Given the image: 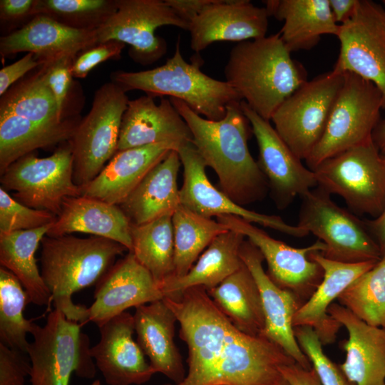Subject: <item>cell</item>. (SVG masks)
<instances>
[{"label": "cell", "mask_w": 385, "mask_h": 385, "mask_svg": "<svg viewBox=\"0 0 385 385\" xmlns=\"http://www.w3.org/2000/svg\"><path fill=\"white\" fill-rule=\"evenodd\" d=\"M372 138L379 152L385 155V120L379 122L374 130Z\"/></svg>", "instance_id": "obj_52"}, {"label": "cell", "mask_w": 385, "mask_h": 385, "mask_svg": "<svg viewBox=\"0 0 385 385\" xmlns=\"http://www.w3.org/2000/svg\"><path fill=\"white\" fill-rule=\"evenodd\" d=\"M91 354L108 385H140L155 374L135 341L133 314L124 312L98 327Z\"/></svg>", "instance_id": "obj_20"}, {"label": "cell", "mask_w": 385, "mask_h": 385, "mask_svg": "<svg viewBox=\"0 0 385 385\" xmlns=\"http://www.w3.org/2000/svg\"><path fill=\"white\" fill-rule=\"evenodd\" d=\"M282 376L290 385H322L316 371L294 363L280 368Z\"/></svg>", "instance_id": "obj_47"}, {"label": "cell", "mask_w": 385, "mask_h": 385, "mask_svg": "<svg viewBox=\"0 0 385 385\" xmlns=\"http://www.w3.org/2000/svg\"><path fill=\"white\" fill-rule=\"evenodd\" d=\"M1 188L14 190L13 197L34 209L56 216L68 197L81 195L73 180V155L69 140L51 155L38 158L29 153L9 165L1 175Z\"/></svg>", "instance_id": "obj_12"}, {"label": "cell", "mask_w": 385, "mask_h": 385, "mask_svg": "<svg viewBox=\"0 0 385 385\" xmlns=\"http://www.w3.org/2000/svg\"><path fill=\"white\" fill-rule=\"evenodd\" d=\"M27 354L31 361V385H68L75 372L92 379L96 374L89 337L81 332L80 323L54 309L43 327L31 334Z\"/></svg>", "instance_id": "obj_7"}, {"label": "cell", "mask_w": 385, "mask_h": 385, "mask_svg": "<svg viewBox=\"0 0 385 385\" xmlns=\"http://www.w3.org/2000/svg\"><path fill=\"white\" fill-rule=\"evenodd\" d=\"M73 61V58L65 57L50 65L42 66L41 68L61 116L73 77L72 74Z\"/></svg>", "instance_id": "obj_43"}, {"label": "cell", "mask_w": 385, "mask_h": 385, "mask_svg": "<svg viewBox=\"0 0 385 385\" xmlns=\"http://www.w3.org/2000/svg\"><path fill=\"white\" fill-rule=\"evenodd\" d=\"M337 37L340 51L333 69L372 82L381 93L385 109V9L371 0H356Z\"/></svg>", "instance_id": "obj_13"}, {"label": "cell", "mask_w": 385, "mask_h": 385, "mask_svg": "<svg viewBox=\"0 0 385 385\" xmlns=\"http://www.w3.org/2000/svg\"><path fill=\"white\" fill-rule=\"evenodd\" d=\"M34 4L33 0H1V19L16 20L32 14Z\"/></svg>", "instance_id": "obj_49"}, {"label": "cell", "mask_w": 385, "mask_h": 385, "mask_svg": "<svg viewBox=\"0 0 385 385\" xmlns=\"http://www.w3.org/2000/svg\"><path fill=\"white\" fill-rule=\"evenodd\" d=\"M0 113H11L35 123L52 125L63 120L42 70L17 83L3 96Z\"/></svg>", "instance_id": "obj_37"}, {"label": "cell", "mask_w": 385, "mask_h": 385, "mask_svg": "<svg viewBox=\"0 0 385 385\" xmlns=\"http://www.w3.org/2000/svg\"><path fill=\"white\" fill-rule=\"evenodd\" d=\"M131 252L159 284L174 273L172 215L130 226Z\"/></svg>", "instance_id": "obj_36"}, {"label": "cell", "mask_w": 385, "mask_h": 385, "mask_svg": "<svg viewBox=\"0 0 385 385\" xmlns=\"http://www.w3.org/2000/svg\"><path fill=\"white\" fill-rule=\"evenodd\" d=\"M337 301L368 324L385 328V257L356 279Z\"/></svg>", "instance_id": "obj_39"}, {"label": "cell", "mask_w": 385, "mask_h": 385, "mask_svg": "<svg viewBox=\"0 0 385 385\" xmlns=\"http://www.w3.org/2000/svg\"><path fill=\"white\" fill-rule=\"evenodd\" d=\"M214 0H165L175 14L188 24Z\"/></svg>", "instance_id": "obj_48"}, {"label": "cell", "mask_w": 385, "mask_h": 385, "mask_svg": "<svg viewBox=\"0 0 385 385\" xmlns=\"http://www.w3.org/2000/svg\"><path fill=\"white\" fill-rule=\"evenodd\" d=\"M88 322L98 327L130 307L164 298L150 272L129 252L118 260L96 284Z\"/></svg>", "instance_id": "obj_19"}, {"label": "cell", "mask_w": 385, "mask_h": 385, "mask_svg": "<svg viewBox=\"0 0 385 385\" xmlns=\"http://www.w3.org/2000/svg\"><path fill=\"white\" fill-rule=\"evenodd\" d=\"M97 44L96 29L71 27L38 14L20 29L1 38L0 53L6 56L32 53L44 66L65 57L74 58Z\"/></svg>", "instance_id": "obj_21"}, {"label": "cell", "mask_w": 385, "mask_h": 385, "mask_svg": "<svg viewBox=\"0 0 385 385\" xmlns=\"http://www.w3.org/2000/svg\"><path fill=\"white\" fill-rule=\"evenodd\" d=\"M116 9L96 30L98 44L117 41L132 46L131 55L142 63H151L167 51L156 29L174 26L188 30L189 24L160 0H118Z\"/></svg>", "instance_id": "obj_14"}, {"label": "cell", "mask_w": 385, "mask_h": 385, "mask_svg": "<svg viewBox=\"0 0 385 385\" xmlns=\"http://www.w3.org/2000/svg\"><path fill=\"white\" fill-rule=\"evenodd\" d=\"M174 237V273L185 275L202 251L229 229L217 220L200 215L180 205L172 215Z\"/></svg>", "instance_id": "obj_35"}, {"label": "cell", "mask_w": 385, "mask_h": 385, "mask_svg": "<svg viewBox=\"0 0 385 385\" xmlns=\"http://www.w3.org/2000/svg\"><path fill=\"white\" fill-rule=\"evenodd\" d=\"M41 274L54 309L80 324L88 322L86 306L73 303V294L97 284L128 249L101 237L45 236L41 241Z\"/></svg>", "instance_id": "obj_4"}, {"label": "cell", "mask_w": 385, "mask_h": 385, "mask_svg": "<svg viewBox=\"0 0 385 385\" xmlns=\"http://www.w3.org/2000/svg\"><path fill=\"white\" fill-rule=\"evenodd\" d=\"M273 385H290V384L282 376Z\"/></svg>", "instance_id": "obj_53"}, {"label": "cell", "mask_w": 385, "mask_h": 385, "mask_svg": "<svg viewBox=\"0 0 385 385\" xmlns=\"http://www.w3.org/2000/svg\"><path fill=\"white\" fill-rule=\"evenodd\" d=\"M245 236L227 231L216 237L184 276L170 277L158 284L164 297H173L193 287L212 289L242 265L240 252Z\"/></svg>", "instance_id": "obj_31"}, {"label": "cell", "mask_w": 385, "mask_h": 385, "mask_svg": "<svg viewBox=\"0 0 385 385\" xmlns=\"http://www.w3.org/2000/svg\"><path fill=\"white\" fill-rule=\"evenodd\" d=\"M240 255L260 293L265 317L262 336L279 346L296 364L304 369L312 368L297 341L293 326L294 317L303 302L294 293L273 282L263 268L262 253L250 240H244Z\"/></svg>", "instance_id": "obj_18"}, {"label": "cell", "mask_w": 385, "mask_h": 385, "mask_svg": "<svg viewBox=\"0 0 385 385\" xmlns=\"http://www.w3.org/2000/svg\"><path fill=\"white\" fill-rule=\"evenodd\" d=\"M29 355L0 343V385H25L30 375Z\"/></svg>", "instance_id": "obj_44"}, {"label": "cell", "mask_w": 385, "mask_h": 385, "mask_svg": "<svg viewBox=\"0 0 385 385\" xmlns=\"http://www.w3.org/2000/svg\"><path fill=\"white\" fill-rule=\"evenodd\" d=\"M29 302L28 294L17 277L0 268V343L27 354V335L37 324L26 319L24 309Z\"/></svg>", "instance_id": "obj_38"}, {"label": "cell", "mask_w": 385, "mask_h": 385, "mask_svg": "<svg viewBox=\"0 0 385 385\" xmlns=\"http://www.w3.org/2000/svg\"><path fill=\"white\" fill-rule=\"evenodd\" d=\"M113 82L125 91H143L152 97L168 96L183 101L194 112L212 120H220L227 106L242 101L226 81L205 74L197 63L183 58L178 38L173 56L165 64L138 72H115Z\"/></svg>", "instance_id": "obj_5"}, {"label": "cell", "mask_w": 385, "mask_h": 385, "mask_svg": "<svg viewBox=\"0 0 385 385\" xmlns=\"http://www.w3.org/2000/svg\"><path fill=\"white\" fill-rule=\"evenodd\" d=\"M269 16L284 21L280 37L291 53L315 46L324 34L337 36L339 31L329 0H267Z\"/></svg>", "instance_id": "obj_30"}, {"label": "cell", "mask_w": 385, "mask_h": 385, "mask_svg": "<svg viewBox=\"0 0 385 385\" xmlns=\"http://www.w3.org/2000/svg\"><path fill=\"white\" fill-rule=\"evenodd\" d=\"M125 43L110 41L97 44L79 55L72 65L73 77L85 78L87 74L99 63L120 56Z\"/></svg>", "instance_id": "obj_45"}, {"label": "cell", "mask_w": 385, "mask_h": 385, "mask_svg": "<svg viewBox=\"0 0 385 385\" xmlns=\"http://www.w3.org/2000/svg\"><path fill=\"white\" fill-rule=\"evenodd\" d=\"M206 290L218 309L237 329L251 336H262L265 317L261 296L244 263L217 286Z\"/></svg>", "instance_id": "obj_32"}, {"label": "cell", "mask_w": 385, "mask_h": 385, "mask_svg": "<svg viewBox=\"0 0 385 385\" xmlns=\"http://www.w3.org/2000/svg\"><path fill=\"white\" fill-rule=\"evenodd\" d=\"M163 299L180 324L188 369L181 382L163 385H273L281 367L296 363L273 342L237 329L203 287Z\"/></svg>", "instance_id": "obj_1"}, {"label": "cell", "mask_w": 385, "mask_h": 385, "mask_svg": "<svg viewBox=\"0 0 385 385\" xmlns=\"http://www.w3.org/2000/svg\"><path fill=\"white\" fill-rule=\"evenodd\" d=\"M240 106L258 145L257 163L277 207L284 210L295 197H302L317 187L314 172L302 163V160L291 150L269 120L252 110L245 101L240 102Z\"/></svg>", "instance_id": "obj_16"}, {"label": "cell", "mask_w": 385, "mask_h": 385, "mask_svg": "<svg viewBox=\"0 0 385 385\" xmlns=\"http://www.w3.org/2000/svg\"><path fill=\"white\" fill-rule=\"evenodd\" d=\"M297 341L322 385H354L344 375L339 365L334 363L324 353L322 344L314 329L307 326L294 327Z\"/></svg>", "instance_id": "obj_41"}, {"label": "cell", "mask_w": 385, "mask_h": 385, "mask_svg": "<svg viewBox=\"0 0 385 385\" xmlns=\"http://www.w3.org/2000/svg\"><path fill=\"white\" fill-rule=\"evenodd\" d=\"M53 223L34 230L0 232L1 267L17 277L29 302L38 306L48 305L51 296L38 268L35 252Z\"/></svg>", "instance_id": "obj_33"}, {"label": "cell", "mask_w": 385, "mask_h": 385, "mask_svg": "<svg viewBox=\"0 0 385 385\" xmlns=\"http://www.w3.org/2000/svg\"><path fill=\"white\" fill-rule=\"evenodd\" d=\"M180 158L177 150L155 165L119 207L131 224L142 225L173 215L181 205L178 175Z\"/></svg>", "instance_id": "obj_29"}, {"label": "cell", "mask_w": 385, "mask_h": 385, "mask_svg": "<svg viewBox=\"0 0 385 385\" xmlns=\"http://www.w3.org/2000/svg\"><path fill=\"white\" fill-rule=\"evenodd\" d=\"M385 158V155H383ZM365 225L376 242L381 252V259L385 257V210L376 218L366 220Z\"/></svg>", "instance_id": "obj_50"}, {"label": "cell", "mask_w": 385, "mask_h": 385, "mask_svg": "<svg viewBox=\"0 0 385 385\" xmlns=\"http://www.w3.org/2000/svg\"><path fill=\"white\" fill-rule=\"evenodd\" d=\"M269 16L265 7L248 0H214L189 24L191 49L199 53L215 41L263 38Z\"/></svg>", "instance_id": "obj_22"}, {"label": "cell", "mask_w": 385, "mask_h": 385, "mask_svg": "<svg viewBox=\"0 0 385 385\" xmlns=\"http://www.w3.org/2000/svg\"><path fill=\"white\" fill-rule=\"evenodd\" d=\"M225 81L262 118L270 120L280 105L307 80L280 33L238 42L225 66Z\"/></svg>", "instance_id": "obj_3"}, {"label": "cell", "mask_w": 385, "mask_h": 385, "mask_svg": "<svg viewBox=\"0 0 385 385\" xmlns=\"http://www.w3.org/2000/svg\"><path fill=\"white\" fill-rule=\"evenodd\" d=\"M319 186L342 197L357 215L374 218L385 210V158L374 140L320 163L314 170Z\"/></svg>", "instance_id": "obj_6"}, {"label": "cell", "mask_w": 385, "mask_h": 385, "mask_svg": "<svg viewBox=\"0 0 385 385\" xmlns=\"http://www.w3.org/2000/svg\"><path fill=\"white\" fill-rule=\"evenodd\" d=\"M116 1L38 0L32 14L48 16L67 26L96 29L116 9Z\"/></svg>", "instance_id": "obj_40"}, {"label": "cell", "mask_w": 385, "mask_h": 385, "mask_svg": "<svg viewBox=\"0 0 385 385\" xmlns=\"http://www.w3.org/2000/svg\"><path fill=\"white\" fill-rule=\"evenodd\" d=\"M331 195L317 186L301 197L297 225L326 245L321 254L344 263L379 262L380 249L364 221L339 207Z\"/></svg>", "instance_id": "obj_9"}, {"label": "cell", "mask_w": 385, "mask_h": 385, "mask_svg": "<svg viewBox=\"0 0 385 385\" xmlns=\"http://www.w3.org/2000/svg\"><path fill=\"white\" fill-rule=\"evenodd\" d=\"M130 226L119 205L83 195L68 197L63 200L61 211L46 236L88 233L112 240L131 251Z\"/></svg>", "instance_id": "obj_28"}, {"label": "cell", "mask_w": 385, "mask_h": 385, "mask_svg": "<svg viewBox=\"0 0 385 385\" xmlns=\"http://www.w3.org/2000/svg\"><path fill=\"white\" fill-rule=\"evenodd\" d=\"M169 99L187 123L192 143L206 167L217 174L220 190L241 206L262 200L269 186L248 148L252 128L241 101L230 104L222 119L212 120L194 112L183 101Z\"/></svg>", "instance_id": "obj_2"}, {"label": "cell", "mask_w": 385, "mask_h": 385, "mask_svg": "<svg viewBox=\"0 0 385 385\" xmlns=\"http://www.w3.org/2000/svg\"><path fill=\"white\" fill-rule=\"evenodd\" d=\"M328 314L347 330L339 367L354 385H385V328L368 324L339 303Z\"/></svg>", "instance_id": "obj_24"}, {"label": "cell", "mask_w": 385, "mask_h": 385, "mask_svg": "<svg viewBox=\"0 0 385 385\" xmlns=\"http://www.w3.org/2000/svg\"><path fill=\"white\" fill-rule=\"evenodd\" d=\"M217 220L247 237L259 249L267 262L268 276L279 287L294 293L303 304L311 297L321 283L324 272L309 255L324 252V242L318 240L308 247L295 248L239 217L222 215Z\"/></svg>", "instance_id": "obj_15"}, {"label": "cell", "mask_w": 385, "mask_h": 385, "mask_svg": "<svg viewBox=\"0 0 385 385\" xmlns=\"http://www.w3.org/2000/svg\"><path fill=\"white\" fill-rule=\"evenodd\" d=\"M183 168V183L180 189L182 206L207 217L222 215L239 217L294 237H304L309 232L299 225L287 223L279 216L249 210L234 202L208 179L205 162L192 143L178 150Z\"/></svg>", "instance_id": "obj_17"}, {"label": "cell", "mask_w": 385, "mask_h": 385, "mask_svg": "<svg viewBox=\"0 0 385 385\" xmlns=\"http://www.w3.org/2000/svg\"><path fill=\"white\" fill-rule=\"evenodd\" d=\"M133 319L136 341L155 373L181 382L186 372L174 341L178 320L173 310L163 299L135 307Z\"/></svg>", "instance_id": "obj_27"}, {"label": "cell", "mask_w": 385, "mask_h": 385, "mask_svg": "<svg viewBox=\"0 0 385 385\" xmlns=\"http://www.w3.org/2000/svg\"><path fill=\"white\" fill-rule=\"evenodd\" d=\"M177 148L158 143L117 151L101 172L81 188V195L120 205L145 175Z\"/></svg>", "instance_id": "obj_26"}, {"label": "cell", "mask_w": 385, "mask_h": 385, "mask_svg": "<svg viewBox=\"0 0 385 385\" xmlns=\"http://www.w3.org/2000/svg\"><path fill=\"white\" fill-rule=\"evenodd\" d=\"M43 66L36 56L28 53L15 63L4 66L0 71V95L2 96L9 88L34 68Z\"/></svg>", "instance_id": "obj_46"}, {"label": "cell", "mask_w": 385, "mask_h": 385, "mask_svg": "<svg viewBox=\"0 0 385 385\" xmlns=\"http://www.w3.org/2000/svg\"><path fill=\"white\" fill-rule=\"evenodd\" d=\"M324 272L323 279L311 296L298 309L293 326L312 327L322 345L333 343L342 325L328 314L330 305L359 276L371 270L378 262L344 263L329 260L320 252L309 255Z\"/></svg>", "instance_id": "obj_25"}, {"label": "cell", "mask_w": 385, "mask_h": 385, "mask_svg": "<svg viewBox=\"0 0 385 385\" xmlns=\"http://www.w3.org/2000/svg\"><path fill=\"white\" fill-rule=\"evenodd\" d=\"M344 83L335 70L307 81L277 109L271 120L291 150L306 160L321 140Z\"/></svg>", "instance_id": "obj_11"}, {"label": "cell", "mask_w": 385, "mask_h": 385, "mask_svg": "<svg viewBox=\"0 0 385 385\" xmlns=\"http://www.w3.org/2000/svg\"><path fill=\"white\" fill-rule=\"evenodd\" d=\"M128 98L115 82L94 94L89 113L78 123L69 140L73 155V180L82 188L91 183L117 152L123 115Z\"/></svg>", "instance_id": "obj_10"}, {"label": "cell", "mask_w": 385, "mask_h": 385, "mask_svg": "<svg viewBox=\"0 0 385 385\" xmlns=\"http://www.w3.org/2000/svg\"><path fill=\"white\" fill-rule=\"evenodd\" d=\"M382 105L381 93L372 82L344 72L324 134L305 160L307 167L313 170L324 160L372 140Z\"/></svg>", "instance_id": "obj_8"}, {"label": "cell", "mask_w": 385, "mask_h": 385, "mask_svg": "<svg viewBox=\"0 0 385 385\" xmlns=\"http://www.w3.org/2000/svg\"><path fill=\"white\" fill-rule=\"evenodd\" d=\"M191 131L170 99L143 96L128 101L123 115L117 151L158 143L173 144L177 149L192 143Z\"/></svg>", "instance_id": "obj_23"}, {"label": "cell", "mask_w": 385, "mask_h": 385, "mask_svg": "<svg viewBox=\"0 0 385 385\" xmlns=\"http://www.w3.org/2000/svg\"><path fill=\"white\" fill-rule=\"evenodd\" d=\"M356 0H329L335 21L339 25L345 22L351 15Z\"/></svg>", "instance_id": "obj_51"}, {"label": "cell", "mask_w": 385, "mask_h": 385, "mask_svg": "<svg viewBox=\"0 0 385 385\" xmlns=\"http://www.w3.org/2000/svg\"><path fill=\"white\" fill-rule=\"evenodd\" d=\"M78 123L63 120L56 125L35 123L11 113H0V174L36 149L70 140Z\"/></svg>", "instance_id": "obj_34"}, {"label": "cell", "mask_w": 385, "mask_h": 385, "mask_svg": "<svg viewBox=\"0 0 385 385\" xmlns=\"http://www.w3.org/2000/svg\"><path fill=\"white\" fill-rule=\"evenodd\" d=\"M57 216L43 210L29 207L0 188V232L29 230L53 223Z\"/></svg>", "instance_id": "obj_42"}, {"label": "cell", "mask_w": 385, "mask_h": 385, "mask_svg": "<svg viewBox=\"0 0 385 385\" xmlns=\"http://www.w3.org/2000/svg\"><path fill=\"white\" fill-rule=\"evenodd\" d=\"M91 385H101L99 380H95Z\"/></svg>", "instance_id": "obj_54"}]
</instances>
